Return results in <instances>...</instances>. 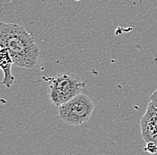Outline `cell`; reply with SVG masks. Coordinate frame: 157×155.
<instances>
[{"instance_id": "6da1fadb", "label": "cell", "mask_w": 157, "mask_h": 155, "mask_svg": "<svg viewBox=\"0 0 157 155\" xmlns=\"http://www.w3.org/2000/svg\"><path fill=\"white\" fill-rule=\"evenodd\" d=\"M0 46L8 50L14 66L32 68L39 60V45L24 27L15 22L0 23Z\"/></svg>"}, {"instance_id": "7a4b0ae2", "label": "cell", "mask_w": 157, "mask_h": 155, "mask_svg": "<svg viewBox=\"0 0 157 155\" xmlns=\"http://www.w3.org/2000/svg\"><path fill=\"white\" fill-rule=\"evenodd\" d=\"M46 80L48 82L49 100L57 108L81 93L87 84L78 75L71 72L63 73Z\"/></svg>"}, {"instance_id": "3957f363", "label": "cell", "mask_w": 157, "mask_h": 155, "mask_svg": "<svg viewBox=\"0 0 157 155\" xmlns=\"http://www.w3.org/2000/svg\"><path fill=\"white\" fill-rule=\"evenodd\" d=\"M95 109L93 100L84 93H79L58 108L59 117L67 125L80 126L88 122Z\"/></svg>"}, {"instance_id": "277c9868", "label": "cell", "mask_w": 157, "mask_h": 155, "mask_svg": "<svg viewBox=\"0 0 157 155\" xmlns=\"http://www.w3.org/2000/svg\"><path fill=\"white\" fill-rule=\"evenodd\" d=\"M141 135L145 142L157 145V108L149 101L145 115L140 122Z\"/></svg>"}, {"instance_id": "5b68a950", "label": "cell", "mask_w": 157, "mask_h": 155, "mask_svg": "<svg viewBox=\"0 0 157 155\" xmlns=\"http://www.w3.org/2000/svg\"><path fill=\"white\" fill-rule=\"evenodd\" d=\"M1 47V46H0ZM13 65V61L10 56L9 52L4 47H1L0 49V67L4 72V80L2 81V84L10 88L14 83L15 78L11 72L12 66Z\"/></svg>"}, {"instance_id": "8992f818", "label": "cell", "mask_w": 157, "mask_h": 155, "mask_svg": "<svg viewBox=\"0 0 157 155\" xmlns=\"http://www.w3.org/2000/svg\"><path fill=\"white\" fill-rule=\"evenodd\" d=\"M145 150L147 153H157V145L153 144V143H148V144H147V147L145 148Z\"/></svg>"}, {"instance_id": "52a82bcc", "label": "cell", "mask_w": 157, "mask_h": 155, "mask_svg": "<svg viewBox=\"0 0 157 155\" xmlns=\"http://www.w3.org/2000/svg\"><path fill=\"white\" fill-rule=\"evenodd\" d=\"M150 101L153 102L154 105L157 108V90H155L150 96Z\"/></svg>"}]
</instances>
